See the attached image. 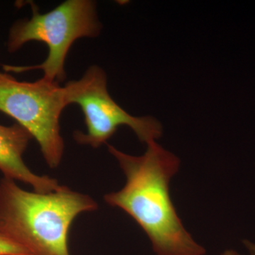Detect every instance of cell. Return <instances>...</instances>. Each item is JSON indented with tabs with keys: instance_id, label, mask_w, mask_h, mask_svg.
<instances>
[{
	"instance_id": "3",
	"label": "cell",
	"mask_w": 255,
	"mask_h": 255,
	"mask_svg": "<svg viewBox=\"0 0 255 255\" xmlns=\"http://www.w3.org/2000/svg\"><path fill=\"white\" fill-rule=\"evenodd\" d=\"M29 19L16 21L10 28L7 49L17 51L30 41L46 43L48 55L40 65L15 67L5 65L6 71L25 72L42 70L43 78L60 83L66 78L65 61L75 41L82 38H95L100 34L102 24L97 14L95 1L67 0L49 12L41 14L31 3Z\"/></svg>"
},
{
	"instance_id": "9",
	"label": "cell",
	"mask_w": 255,
	"mask_h": 255,
	"mask_svg": "<svg viewBox=\"0 0 255 255\" xmlns=\"http://www.w3.org/2000/svg\"><path fill=\"white\" fill-rule=\"evenodd\" d=\"M1 73H0V74H1Z\"/></svg>"
},
{
	"instance_id": "7",
	"label": "cell",
	"mask_w": 255,
	"mask_h": 255,
	"mask_svg": "<svg viewBox=\"0 0 255 255\" xmlns=\"http://www.w3.org/2000/svg\"><path fill=\"white\" fill-rule=\"evenodd\" d=\"M0 255H33L24 247L0 232Z\"/></svg>"
},
{
	"instance_id": "2",
	"label": "cell",
	"mask_w": 255,
	"mask_h": 255,
	"mask_svg": "<svg viewBox=\"0 0 255 255\" xmlns=\"http://www.w3.org/2000/svg\"><path fill=\"white\" fill-rule=\"evenodd\" d=\"M97 208L91 196L66 186L40 193L24 190L9 178L0 180V232L33 255H70L72 223Z\"/></svg>"
},
{
	"instance_id": "4",
	"label": "cell",
	"mask_w": 255,
	"mask_h": 255,
	"mask_svg": "<svg viewBox=\"0 0 255 255\" xmlns=\"http://www.w3.org/2000/svg\"><path fill=\"white\" fill-rule=\"evenodd\" d=\"M66 107L63 87L58 82L43 77L35 82H20L0 74V112L31 134L51 169L57 168L63 157L60 118Z\"/></svg>"
},
{
	"instance_id": "8",
	"label": "cell",
	"mask_w": 255,
	"mask_h": 255,
	"mask_svg": "<svg viewBox=\"0 0 255 255\" xmlns=\"http://www.w3.org/2000/svg\"><path fill=\"white\" fill-rule=\"evenodd\" d=\"M222 255H241L238 254V253H236V251H227L225 252Z\"/></svg>"
},
{
	"instance_id": "6",
	"label": "cell",
	"mask_w": 255,
	"mask_h": 255,
	"mask_svg": "<svg viewBox=\"0 0 255 255\" xmlns=\"http://www.w3.org/2000/svg\"><path fill=\"white\" fill-rule=\"evenodd\" d=\"M31 139V134L19 124L0 125V171L4 177L28 184L37 192L58 190L63 185L57 179L33 173L25 164L23 153Z\"/></svg>"
},
{
	"instance_id": "5",
	"label": "cell",
	"mask_w": 255,
	"mask_h": 255,
	"mask_svg": "<svg viewBox=\"0 0 255 255\" xmlns=\"http://www.w3.org/2000/svg\"><path fill=\"white\" fill-rule=\"evenodd\" d=\"M63 88L67 106L78 105L85 116L87 132L78 130L73 135L80 145L97 148L124 125L147 144L162 135V126L155 118L132 117L116 103L107 89V75L97 65L87 69L80 80L67 82Z\"/></svg>"
},
{
	"instance_id": "1",
	"label": "cell",
	"mask_w": 255,
	"mask_h": 255,
	"mask_svg": "<svg viewBox=\"0 0 255 255\" xmlns=\"http://www.w3.org/2000/svg\"><path fill=\"white\" fill-rule=\"evenodd\" d=\"M147 145L141 156L128 155L108 145L127 182L121 190L105 195L106 202L135 220L157 255H205V249L184 228L169 195V182L180 161L155 141Z\"/></svg>"
}]
</instances>
